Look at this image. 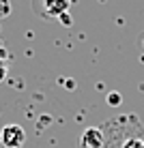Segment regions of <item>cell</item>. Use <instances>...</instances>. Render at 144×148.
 Instances as JSON below:
<instances>
[{
  "instance_id": "6da1fadb",
  "label": "cell",
  "mask_w": 144,
  "mask_h": 148,
  "mask_svg": "<svg viewBox=\"0 0 144 148\" xmlns=\"http://www.w3.org/2000/svg\"><path fill=\"white\" fill-rule=\"evenodd\" d=\"M73 0H32V11L45 19H56L69 13Z\"/></svg>"
},
{
  "instance_id": "7a4b0ae2",
  "label": "cell",
  "mask_w": 144,
  "mask_h": 148,
  "mask_svg": "<svg viewBox=\"0 0 144 148\" xmlns=\"http://www.w3.org/2000/svg\"><path fill=\"white\" fill-rule=\"evenodd\" d=\"M0 142L4 144V148H22L26 142V131L19 125H7L0 133Z\"/></svg>"
},
{
  "instance_id": "3957f363",
  "label": "cell",
  "mask_w": 144,
  "mask_h": 148,
  "mask_svg": "<svg viewBox=\"0 0 144 148\" xmlns=\"http://www.w3.org/2000/svg\"><path fill=\"white\" fill-rule=\"evenodd\" d=\"M80 148H105V135L99 127H88L80 137Z\"/></svg>"
},
{
  "instance_id": "277c9868",
  "label": "cell",
  "mask_w": 144,
  "mask_h": 148,
  "mask_svg": "<svg viewBox=\"0 0 144 148\" xmlns=\"http://www.w3.org/2000/svg\"><path fill=\"white\" fill-rule=\"evenodd\" d=\"M13 11V7H11V0H0V19H4V17H9Z\"/></svg>"
},
{
  "instance_id": "5b68a950",
  "label": "cell",
  "mask_w": 144,
  "mask_h": 148,
  "mask_svg": "<svg viewBox=\"0 0 144 148\" xmlns=\"http://www.w3.org/2000/svg\"><path fill=\"white\" fill-rule=\"evenodd\" d=\"M105 101H107V105H121V95L118 92H107V97H105Z\"/></svg>"
},
{
  "instance_id": "8992f818",
  "label": "cell",
  "mask_w": 144,
  "mask_h": 148,
  "mask_svg": "<svg viewBox=\"0 0 144 148\" xmlns=\"http://www.w3.org/2000/svg\"><path fill=\"white\" fill-rule=\"evenodd\" d=\"M7 71H9V67H7V62H4V60L0 58V82H2L4 77H7Z\"/></svg>"
}]
</instances>
